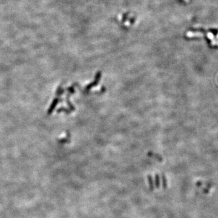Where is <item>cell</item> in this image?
Listing matches in <instances>:
<instances>
[{"label":"cell","instance_id":"obj_3","mask_svg":"<svg viewBox=\"0 0 218 218\" xmlns=\"http://www.w3.org/2000/svg\"><path fill=\"white\" fill-rule=\"evenodd\" d=\"M156 178H157V179H156V182H157V187H159V184H158L159 179H158V176H156Z\"/></svg>","mask_w":218,"mask_h":218},{"label":"cell","instance_id":"obj_1","mask_svg":"<svg viewBox=\"0 0 218 218\" xmlns=\"http://www.w3.org/2000/svg\"><path fill=\"white\" fill-rule=\"evenodd\" d=\"M149 182H150V185H151V188L152 190H153V184H152V177L149 176Z\"/></svg>","mask_w":218,"mask_h":218},{"label":"cell","instance_id":"obj_2","mask_svg":"<svg viewBox=\"0 0 218 218\" xmlns=\"http://www.w3.org/2000/svg\"><path fill=\"white\" fill-rule=\"evenodd\" d=\"M163 183H164V187H166V181H165V178H164V176H163Z\"/></svg>","mask_w":218,"mask_h":218}]
</instances>
